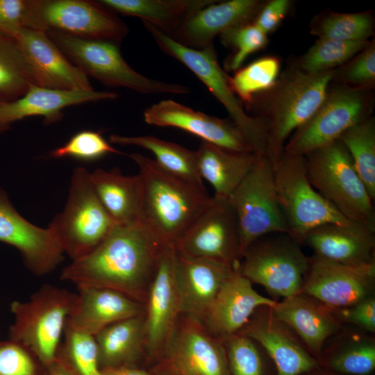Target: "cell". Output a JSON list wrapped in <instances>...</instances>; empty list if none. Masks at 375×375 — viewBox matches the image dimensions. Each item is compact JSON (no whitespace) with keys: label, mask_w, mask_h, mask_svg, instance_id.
<instances>
[{"label":"cell","mask_w":375,"mask_h":375,"mask_svg":"<svg viewBox=\"0 0 375 375\" xmlns=\"http://www.w3.org/2000/svg\"><path fill=\"white\" fill-rule=\"evenodd\" d=\"M165 245L141 222L115 225L92 251L63 268L60 279L78 288L114 290L145 305Z\"/></svg>","instance_id":"6da1fadb"},{"label":"cell","mask_w":375,"mask_h":375,"mask_svg":"<svg viewBox=\"0 0 375 375\" xmlns=\"http://www.w3.org/2000/svg\"><path fill=\"white\" fill-rule=\"evenodd\" d=\"M142 181L141 222L165 244L174 245L210 205L205 188L167 172L138 153L129 155Z\"/></svg>","instance_id":"7a4b0ae2"},{"label":"cell","mask_w":375,"mask_h":375,"mask_svg":"<svg viewBox=\"0 0 375 375\" xmlns=\"http://www.w3.org/2000/svg\"><path fill=\"white\" fill-rule=\"evenodd\" d=\"M333 70L308 73L292 70L281 77L272 92L266 108L257 117L264 125L267 157L274 165L284 152L292 134L311 117L324 101Z\"/></svg>","instance_id":"3957f363"},{"label":"cell","mask_w":375,"mask_h":375,"mask_svg":"<svg viewBox=\"0 0 375 375\" xmlns=\"http://www.w3.org/2000/svg\"><path fill=\"white\" fill-rule=\"evenodd\" d=\"M312 187L351 222L375 231L373 199L339 140L305 156Z\"/></svg>","instance_id":"277c9868"},{"label":"cell","mask_w":375,"mask_h":375,"mask_svg":"<svg viewBox=\"0 0 375 375\" xmlns=\"http://www.w3.org/2000/svg\"><path fill=\"white\" fill-rule=\"evenodd\" d=\"M77 297L66 289L45 284L28 301H13L10 311L15 322L9 327V339L26 346L47 367L56 358Z\"/></svg>","instance_id":"5b68a950"},{"label":"cell","mask_w":375,"mask_h":375,"mask_svg":"<svg viewBox=\"0 0 375 375\" xmlns=\"http://www.w3.org/2000/svg\"><path fill=\"white\" fill-rule=\"evenodd\" d=\"M47 35L75 65L108 87H122L145 94H186L185 85L142 75L124 59L117 42L86 40L48 29Z\"/></svg>","instance_id":"8992f818"},{"label":"cell","mask_w":375,"mask_h":375,"mask_svg":"<svg viewBox=\"0 0 375 375\" xmlns=\"http://www.w3.org/2000/svg\"><path fill=\"white\" fill-rule=\"evenodd\" d=\"M115 223L99 200L87 169L76 168L71 178L67 200L47 228L72 260L97 247Z\"/></svg>","instance_id":"52a82bcc"},{"label":"cell","mask_w":375,"mask_h":375,"mask_svg":"<svg viewBox=\"0 0 375 375\" xmlns=\"http://www.w3.org/2000/svg\"><path fill=\"white\" fill-rule=\"evenodd\" d=\"M142 24L159 49L187 67L224 106L252 151L257 156H267L264 125L257 117L245 112L242 101L231 88L229 76L218 62L213 45L201 49L189 48L150 23L142 21Z\"/></svg>","instance_id":"ba28073f"},{"label":"cell","mask_w":375,"mask_h":375,"mask_svg":"<svg viewBox=\"0 0 375 375\" xmlns=\"http://www.w3.org/2000/svg\"><path fill=\"white\" fill-rule=\"evenodd\" d=\"M273 167L277 199L288 234L301 245L304 235L319 226L356 224L344 217L312 187L304 156L283 152Z\"/></svg>","instance_id":"9c48e42d"},{"label":"cell","mask_w":375,"mask_h":375,"mask_svg":"<svg viewBox=\"0 0 375 375\" xmlns=\"http://www.w3.org/2000/svg\"><path fill=\"white\" fill-rule=\"evenodd\" d=\"M310 257L287 233H272L254 241L240 261L241 274L262 285L276 301L301 292Z\"/></svg>","instance_id":"30bf717a"},{"label":"cell","mask_w":375,"mask_h":375,"mask_svg":"<svg viewBox=\"0 0 375 375\" xmlns=\"http://www.w3.org/2000/svg\"><path fill=\"white\" fill-rule=\"evenodd\" d=\"M228 200L238 222L241 258L260 238L272 233L288 234L277 199L274 167L267 156H258L252 169Z\"/></svg>","instance_id":"8fae6325"},{"label":"cell","mask_w":375,"mask_h":375,"mask_svg":"<svg viewBox=\"0 0 375 375\" xmlns=\"http://www.w3.org/2000/svg\"><path fill=\"white\" fill-rule=\"evenodd\" d=\"M24 28L115 42L128 33L112 11L97 1L85 0H29Z\"/></svg>","instance_id":"7c38bea8"},{"label":"cell","mask_w":375,"mask_h":375,"mask_svg":"<svg viewBox=\"0 0 375 375\" xmlns=\"http://www.w3.org/2000/svg\"><path fill=\"white\" fill-rule=\"evenodd\" d=\"M150 371L159 375H229L222 340L185 315H180L167 347Z\"/></svg>","instance_id":"4fadbf2b"},{"label":"cell","mask_w":375,"mask_h":375,"mask_svg":"<svg viewBox=\"0 0 375 375\" xmlns=\"http://www.w3.org/2000/svg\"><path fill=\"white\" fill-rule=\"evenodd\" d=\"M361 88L340 86L328 90L315 113L290 137L284 152L305 156L333 143L349 128L367 118Z\"/></svg>","instance_id":"5bb4252c"},{"label":"cell","mask_w":375,"mask_h":375,"mask_svg":"<svg viewBox=\"0 0 375 375\" xmlns=\"http://www.w3.org/2000/svg\"><path fill=\"white\" fill-rule=\"evenodd\" d=\"M176 256L174 245L164 247L148 290L144 314L146 364H153L161 356L181 315Z\"/></svg>","instance_id":"9a60e30c"},{"label":"cell","mask_w":375,"mask_h":375,"mask_svg":"<svg viewBox=\"0 0 375 375\" xmlns=\"http://www.w3.org/2000/svg\"><path fill=\"white\" fill-rule=\"evenodd\" d=\"M174 247L185 256L239 265L242 259L239 225L228 199L212 197L210 205Z\"/></svg>","instance_id":"2e32d148"},{"label":"cell","mask_w":375,"mask_h":375,"mask_svg":"<svg viewBox=\"0 0 375 375\" xmlns=\"http://www.w3.org/2000/svg\"><path fill=\"white\" fill-rule=\"evenodd\" d=\"M374 288L375 263L348 265L313 255L301 292L336 309L374 295Z\"/></svg>","instance_id":"e0dca14e"},{"label":"cell","mask_w":375,"mask_h":375,"mask_svg":"<svg viewBox=\"0 0 375 375\" xmlns=\"http://www.w3.org/2000/svg\"><path fill=\"white\" fill-rule=\"evenodd\" d=\"M0 241L17 249L25 266L36 276L52 272L64 260L65 253L49 229L24 219L1 188Z\"/></svg>","instance_id":"ac0fdd59"},{"label":"cell","mask_w":375,"mask_h":375,"mask_svg":"<svg viewBox=\"0 0 375 375\" xmlns=\"http://www.w3.org/2000/svg\"><path fill=\"white\" fill-rule=\"evenodd\" d=\"M238 333L262 346L273 361L277 375H301L319 365L296 333L276 316L273 307L257 308Z\"/></svg>","instance_id":"d6986e66"},{"label":"cell","mask_w":375,"mask_h":375,"mask_svg":"<svg viewBox=\"0 0 375 375\" xmlns=\"http://www.w3.org/2000/svg\"><path fill=\"white\" fill-rule=\"evenodd\" d=\"M143 117L149 125L178 128L225 149L253 152L231 121L196 111L172 99L153 103L144 111Z\"/></svg>","instance_id":"ffe728a7"},{"label":"cell","mask_w":375,"mask_h":375,"mask_svg":"<svg viewBox=\"0 0 375 375\" xmlns=\"http://www.w3.org/2000/svg\"><path fill=\"white\" fill-rule=\"evenodd\" d=\"M39 86L58 90H92L88 76L71 62L45 31L22 28L15 37Z\"/></svg>","instance_id":"44dd1931"},{"label":"cell","mask_w":375,"mask_h":375,"mask_svg":"<svg viewBox=\"0 0 375 375\" xmlns=\"http://www.w3.org/2000/svg\"><path fill=\"white\" fill-rule=\"evenodd\" d=\"M240 265L221 287L201 322L221 340L238 333L257 308L274 307L277 301L259 294L241 274Z\"/></svg>","instance_id":"7402d4cb"},{"label":"cell","mask_w":375,"mask_h":375,"mask_svg":"<svg viewBox=\"0 0 375 375\" xmlns=\"http://www.w3.org/2000/svg\"><path fill=\"white\" fill-rule=\"evenodd\" d=\"M240 265L233 266L177 251L176 276L181 315L202 322L221 287Z\"/></svg>","instance_id":"603a6c76"},{"label":"cell","mask_w":375,"mask_h":375,"mask_svg":"<svg viewBox=\"0 0 375 375\" xmlns=\"http://www.w3.org/2000/svg\"><path fill=\"white\" fill-rule=\"evenodd\" d=\"M117 97L116 93L110 91L58 90L32 85L22 97L0 101V134L26 117H42L44 123L49 125L60 120L67 107Z\"/></svg>","instance_id":"cb8c5ba5"},{"label":"cell","mask_w":375,"mask_h":375,"mask_svg":"<svg viewBox=\"0 0 375 375\" xmlns=\"http://www.w3.org/2000/svg\"><path fill=\"white\" fill-rule=\"evenodd\" d=\"M260 6L256 0L215 1L192 13L170 38L196 49L212 46L216 36L251 23L258 13Z\"/></svg>","instance_id":"d4e9b609"},{"label":"cell","mask_w":375,"mask_h":375,"mask_svg":"<svg viewBox=\"0 0 375 375\" xmlns=\"http://www.w3.org/2000/svg\"><path fill=\"white\" fill-rule=\"evenodd\" d=\"M273 310L318 362L326 342L343 326L331 308L303 292L277 301Z\"/></svg>","instance_id":"484cf974"},{"label":"cell","mask_w":375,"mask_h":375,"mask_svg":"<svg viewBox=\"0 0 375 375\" xmlns=\"http://www.w3.org/2000/svg\"><path fill=\"white\" fill-rule=\"evenodd\" d=\"M301 244L315 256L348 265L375 263V231L357 224H326L309 231Z\"/></svg>","instance_id":"4316f807"},{"label":"cell","mask_w":375,"mask_h":375,"mask_svg":"<svg viewBox=\"0 0 375 375\" xmlns=\"http://www.w3.org/2000/svg\"><path fill=\"white\" fill-rule=\"evenodd\" d=\"M77 301L66 325L95 336L117 322L145 314V305L108 288H79Z\"/></svg>","instance_id":"83f0119b"},{"label":"cell","mask_w":375,"mask_h":375,"mask_svg":"<svg viewBox=\"0 0 375 375\" xmlns=\"http://www.w3.org/2000/svg\"><path fill=\"white\" fill-rule=\"evenodd\" d=\"M320 366L342 375H369L375 369V337L343 325L325 343Z\"/></svg>","instance_id":"f1b7e54d"},{"label":"cell","mask_w":375,"mask_h":375,"mask_svg":"<svg viewBox=\"0 0 375 375\" xmlns=\"http://www.w3.org/2000/svg\"><path fill=\"white\" fill-rule=\"evenodd\" d=\"M94 338L101 369L146 364L144 315L114 323Z\"/></svg>","instance_id":"f546056e"},{"label":"cell","mask_w":375,"mask_h":375,"mask_svg":"<svg viewBox=\"0 0 375 375\" xmlns=\"http://www.w3.org/2000/svg\"><path fill=\"white\" fill-rule=\"evenodd\" d=\"M198 172L213 188L214 197L228 199L253 167L258 156L202 141L195 150Z\"/></svg>","instance_id":"4dcf8cb0"},{"label":"cell","mask_w":375,"mask_h":375,"mask_svg":"<svg viewBox=\"0 0 375 375\" xmlns=\"http://www.w3.org/2000/svg\"><path fill=\"white\" fill-rule=\"evenodd\" d=\"M90 179L99 200L116 225L141 222L142 181L139 174L126 176L117 168L97 169L90 173Z\"/></svg>","instance_id":"1f68e13d"},{"label":"cell","mask_w":375,"mask_h":375,"mask_svg":"<svg viewBox=\"0 0 375 375\" xmlns=\"http://www.w3.org/2000/svg\"><path fill=\"white\" fill-rule=\"evenodd\" d=\"M216 0H98L113 12L136 17L171 37L192 13Z\"/></svg>","instance_id":"d6a6232c"},{"label":"cell","mask_w":375,"mask_h":375,"mask_svg":"<svg viewBox=\"0 0 375 375\" xmlns=\"http://www.w3.org/2000/svg\"><path fill=\"white\" fill-rule=\"evenodd\" d=\"M110 142L144 148L155 156L157 164L167 172L191 184L205 188L199 174L196 151L155 136L111 135Z\"/></svg>","instance_id":"836d02e7"},{"label":"cell","mask_w":375,"mask_h":375,"mask_svg":"<svg viewBox=\"0 0 375 375\" xmlns=\"http://www.w3.org/2000/svg\"><path fill=\"white\" fill-rule=\"evenodd\" d=\"M32 85L35 74L17 40L0 34V101L22 97Z\"/></svg>","instance_id":"e575fe53"},{"label":"cell","mask_w":375,"mask_h":375,"mask_svg":"<svg viewBox=\"0 0 375 375\" xmlns=\"http://www.w3.org/2000/svg\"><path fill=\"white\" fill-rule=\"evenodd\" d=\"M349 151L354 167L370 197L375 199V124L366 118L346 131L338 140Z\"/></svg>","instance_id":"d590c367"},{"label":"cell","mask_w":375,"mask_h":375,"mask_svg":"<svg viewBox=\"0 0 375 375\" xmlns=\"http://www.w3.org/2000/svg\"><path fill=\"white\" fill-rule=\"evenodd\" d=\"M222 341L229 375H277L273 361L253 339L238 333Z\"/></svg>","instance_id":"8d00e7d4"},{"label":"cell","mask_w":375,"mask_h":375,"mask_svg":"<svg viewBox=\"0 0 375 375\" xmlns=\"http://www.w3.org/2000/svg\"><path fill=\"white\" fill-rule=\"evenodd\" d=\"M280 62L277 58H260L235 71L229 76L231 89L239 99L247 106L258 94L272 88L278 76Z\"/></svg>","instance_id":"74e56055"},{"label":"cell","mask_w":375,"mask_h":375,"mask_svg":"<svg viewBox=\"0 0 375 375\" xmlns=\"http://www.w3.org/2000/svg\"><path fill=\"white\" fill-rule=\"evenodd\" d=\"M65 340L57 356L75 375H103L94 335L74 330L65 324Z\"/></svg>","instance_id":"f35d334b"},{"label":"cell","mask_w":375,"mask_h":375,"mask_svg":"<svg viewBox=\"0 0 375 375\" xmlns=\"http://www.w3.org/2000/svg\"><path fill=\"white\" fill-rule=\"evenodd\" d=\"M369 44L368 40L319 39L301 58V70L308 73L332 70L362 51Z\"/></svg>","instance_id":"ab89813d"},{"label":"cell","mask_w":375,"mask_h":375,"mask_svg":"<svg viewBox=\"0 0 375 375\" xmlns=\"http://www.w3.org/2000/svg\"><path fill=\"white\" fill-rule=\"evenodd\" d=\"M315 31L319 39L367 40L373 33V20L366 13H335L324 18Z\"/></svg>","instance_id":"60d3db41"},{"label":"cell","mask_w":375,"mask_h":375,"mask_svg":"<svg viewBox=\"0 0 375 375\" xmlns=\"http://www.w3.org/2000/svg\"><path fill=\"white\" fill-rule=\"evenodd\" d=\"M222 42L233 49L225 67L228 71H237L246 58L260 50L267 43V35L253 22L231 28L220 35Z\"/></svg>","instance_id":"b9f144b4"},{"label":"cell","mask_w":375,"mask_h":375,"mask_svg":"<svg viewBox=\"0 0 375 375\" xmlns=\"http://www.w3.org/2000/svg\"><path fill=\"white\" fill-rule=\"evenodd\" d=\"M108 153L122 154L100 132L85 130L74 135L63 146L53 150L52 158L71 157L84 161L97 160Z\"/></svg>","instance_id":"7bdbcfd3"},{"label":"cell","mask_w":375,"mask_h":375,"mask_svg":"<svg viewBox=\"0 0 375 375\" xmlns=\"http://www.w3.org/2000/svg\"><path fill=\"white\" fill-rule=\"evenodd\" d=\"M46 367L26 346L0 340V375H44Z\"/></svg>","instance_id":"ee69618b"},{"label":"cell","mask_w":375,"mask_h":375,"mask_svg":"<svg viewBox=\"0 0 375 375\" xmlns=\"http://www.w3.org/2000/svg\"><path fill=\"white\" fill-rule=\"evenodd\" d=\"M331 309L343 325L352 326L372 334L375 333L374 295L345 308Z\"/></svg>","instance_id":"f6af8a7d"},{"label":"cell","mask_w":375,"mask_h":375,"mask_svg":"<svg viewBox=\"0 0 375 375\" xmlns=\"http://www.w3.org/2000/svg\"><path fill=\"white\" fill-rule=\"evenodd\" d=\"M345 80L353 85L364 86L375 80V46L369 43L347 67Z\"/></svg>","instance_id":"bcb514c9"},{"label":"cell","mask_w":375,"mask_h":375,"mask_svg":"<svg viewBox=\"0 0 375 375\" xmlns=\"http://www.w3.org/2000/svg\"><path fill=\"white\" fill-rule=\"evenodd\" d=\"M29 0H0V34L15 38L25 20Z\"/></svg>","instance_id":"7dc6e473"},{"label":"cell","mask_w":375,"mask_h":375,"mask_svg":"<svg viewBox=\"0 0 375 375\" xmlns=\"http://www.w3.org/2000/svg\"><path fill=\"white\" fill-rule=\"evenodd\" d=\"M288 0H273L258 12L253 22L267 35L274 31L281 24L289 10Z\"/></svg>","instance_id":"c3c4849f"},{"label":"cell","mask_w":375,"mask_h":375,"mask_svg":"<svg viewBox=\"0 0 375 375\" xmlns=\"http://www.w3.org/2000/svg\"><path fill=\"white\" fill-rule=\"evenodd\" d=\"M103 375H159L142 367H131L102 369Z\"/></svg>","instance_id":"681fc988"},{"label":"cell","mask_w":375,"mask_h":375,"mask_svg":"<svg viewBox=\"0 0 375 375\" xmlns=\"http://www.w3.org/2000/svg\"><path fill=\"white\" fill-rule=\"evenodd\" d=\"M44 375H75L67 365L58 356L46 367Z\"/></svg>","instance_id":"f907efd6"},{"label":"cell","mask_w":375,"mask_h":375,"mask_svg":"<svg viewBox=\"0 0 375 375\" xmlns=\"http://www.w3.org/2000/svg\"><path fill=\"white\" fill-rule=\"evenodd\" d=\"M301 375H342L337 372L326 369L320 365L310 369Z\"/></svg>","instance_id":"816d5d0a"}]
</instances>
